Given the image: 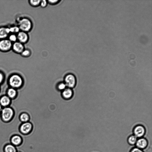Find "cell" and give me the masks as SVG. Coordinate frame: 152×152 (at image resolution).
Returning <instances> with one entry per match:
<instances>
[{
    "mask_svg": "<svg viewBox=\"0 0 152 152\" xmlns=\"http://www.w3.org/2000/svg\"><path fill=\"white\" fill-rule=\"evenodd\" d=\"M65 83L66 86L69 88H74L76 83V79L75 76L72 74L67 75L64 79Z\"/></svg>",
    "mask_w": 152,
    "mask_h": 152,
    "instance_id": "8992f818",
    "label": "cell"
},
{
    "mask_svg": "<svg viewBox=\"0 0 152 152\" xmlns=\"http://www.w3.org/2000/svg\"><path fill=\"white\" fill-rule=\"evenodd\" d=\"M19 119L22 123H25L29 121L30 117L28 113L26 112L21 113L19 116Z\"/></svg>",
    "mask_w": 152,
    "mask_h": 152,
    "instance_id": "2e32d148",
    "label": "cell"
},
{
    "mask_svg": "<svg viewBox=\"0 0 152 152\" xmlns=\"http://www.w3.org/2000/svg\"><path fill=\"white\" fill-rule=\"evenodd\" d=\"M12 43L8 39L0 40V51L7 52L12 49Z\"/></svg>",
    "mask_w": 152,
    "mask_h": 152,
    "instance_id": "5b68a950",
    "label": "cell"
},
{
    "mask_svg": "<svg viewBox=\"0 0 152 152\" xmlns=\"http://www.w3.org/2000/svg\"><path fill=\"white\" fill-rule=\"evenodd\" d=\"M17 41L24 44L29 40V36L27 32L20 31L17 34Z\"/></svg>",
    "mask_w": 152,
    "mask_h": 152,
    "instance_id": "ba28073f",
    "label": "cell"
},
{
    "mask_svg": "<svg viewBox=\"0 0 152 152\" xmlns=\"http://www.w3.org/2000/svg\"><path fill=\"white\" fill-rule=\"evenodd\" d=\"M22 142V137L19 135H14L12 136L10 139L11 144L15 146L20 145Z\"/></svg>",
    "mask_w": 152,
    "mask_h": 152,
    "instance_id": "8fae6325",
    "label": "cell"
},
{
    "mask_svg": "<svg viewBox=\"0 0 152 152\" xmlns=\"http://www.w3.org/2000/svg\"><path fill=\"white\" fill-rule=\"evenodd\" d=\"M73 94V91L71 88H67L63 91L62 95L64 99H68L72 97Z\"/></svg>",
    "mask_w": 152,
    "mask_h": 152,
    "instance_id": "9a60e30c",
    "label": "cell"
},
{
    "mask_svg": "<svg viewBox=\"0 0 152 152\" xmlns=\"http://www.w3.org/2000/svg\"><path fill=\"white\" fill-rule=\"evenodd\" d=\"M21 56L23 57L27 58L30 57L31 55V50L28 49H25L20 54Z\"/></svg>",
    "mask_w": 152,
    "mask_h": 152,
    "instance_id": "ac0fdd59",
    "label": "cell"
},
{
    "mask_svg": "<svg viewBox=\"0 0 152 152\" xmlns=\"http://www.w3.org/2000/svg\"><path fill=\"white\" fill-rule=\"evenodd\" d=\"M66 86L64 83H59L57 86V88L59 90L63 91L66 88Z\"/></svg>",
    "mask_w": 152,
    "mask_h": 152,
    "instance_id": "603a6c76",
    "label": "cell"
},
{
    "mask_svg": "<svg viewBox=\"0 0 152 152\" xmlns=\"http://www.w3.org/2000/svg\"><path fill=\"white\" fill-rule=\"evenodd\" d=\"M48 3L51 5H55L61 1L58 0H48Z\"/></svg>",
    "mask_w": 152,
    "mask_h": 152,
    "instance_id": "484cf974",
    "label": "cell"
},
{
    "mask_svg": "<svg viewBox=\"0 0 152 152\" xmlns=\"http://www.w3.org/2000/svg\"><path fill=\"white\" fill-rule=\"evenodd\" d=\"M130 152H143L142 151L137 147L132 148L131 151Z\"/></svg>",
    "mask_w": 152,
    "mask_h": 152,
    "instance_id": "4316f807",
    "label": "cell"
},
{
    "mask_svg": "<svg viewBox=\"0 0 152 152\" xmlns=\"http://www.w3.org/2000/svg\"><path fill=\"white\" fill-rule=\"evenodd\" d=\"M11 102V99L6 95L2 96L0 98V104L3 107L9 106Z\"/></svg>",
    "mask_w": 152,
    "mask_h": 152,
    "instance_id": "7c38bea8",
    "label": "cell"
},
{
    "mask_svg": "<svg viewBox=\"0 0 152 152\" xmlns=\"http://www.w3.org/2000/svg\"><path fill=\"white\" fill-rule=\"evenodd\" d=\"M3 107L1 106V105L0 104V113L1 111V110L2 109Z\"/></svg>",
    "mask_w": 152,
    "mask_h": 152,
    "instance_id": "83f0119b",
    "label": "cell"
},
{
    "mask_svg": "<svg viewBox=\"0 0 152 152\" xmlns=\"http://www.w3.org/2000/svg\"><path fill=\"white\" fill-rule=\"evenodd\" d=\"M4 152H17V150L15 146L11 144L6 145L4 148Z\"/></svg>",
    "mask_w": 152,
    "mask_h": 152,
    "instance_id": "e0dca14e",
    "label": "cell"
},
{
    "mask_svg": "<svg viewBox=\"0 0 152 152\" xmlns=\"http://www.w3.org/2000/svg\"><path fill=\"white\" fill-rule=\"evenodd\" d=\"M12 49L18 54H20L25 49L24 44L17 41L12 43Z\"/></svg>",
    "mask_w": 152,
    "mask_h": 152,
    "instance_id": "9c48e42d",
    "label": "cell"
},
{
    "mask_svg": "<svg viewBox=\"0 0 152 152\" xmlns=\"http://www.w3.org/2000/svg\"><path fill=\"white\" fill-rule=\"evenodd\" d=\"M7 38L12 43L17 41V34H10Z\"/></svg>",
    "mask_w": 152,
    "mask_h": 152,
    "instance_id": "44dd1931",
    "label": "cell"
},
{
    "mask_svg": "<svg viewBox=\"0 0 152 152\" xmlns=\"http://www.w3.org/2000/svg\"><path fill=\"white\" fill-rule=\"evenodd\" d=\"M145 132V127L141 125H138L136 126L133 129L134 135L137 138L142 137L144 135Z\"/></svg>",
    "mask_w": 152,
    "mask_h": 152,
    "instance_id": "52a82bcc",
    "label": "cell"
},
{
    "mask_svg": "<svg viewBox=\"0 0 152 152\" xmlns=\"http://www.w3.org/2000/svg\"><path fill=\"white\" fill-rule=\"evenodd\" d=\"M17 152H21L19 151H17Z\"/></svg>",
    "mask_w": 152,
    "mask_h": 152,
    "instance_id": "f1b7e54d",
    "label": "cell"
},
{
    "mask_svg": "<svg viewBox=\"0 0 152 152\" xmlns=\"http://www.w3.org/2000/svg\"><path fill=\"white\" fill-rule=\"evenodd\" d=\"M135 144L137 148L141 149L146 148L148 145V142L145 139L141 138L137 140Z\"/></svg>",
    "mask_w": 152,
    "mask_h": 152,
    "instance_id": "4fadbf2b",
    "label": "cell"
},
{
    "mask_svg": "<svg viewBox=\"0 0 152 152\" xmlns=\"http://www.w3.org/2000/svg\"><path fill=\"white\" fill-rule=\"evenodd\" d=\"M4 79V74L2 71L0 70V85L3 83Z\"/></svg>",
    "mask_w": 152,
    "mask_h": 152,
    "instance_id": "cb8c5ba5",
    "label": "cell"
},
{
    "mask_svg": "<svg viewBox=\"0 0 152 152\" xmlns=\"http://www.w3.org/2000/svg\"><path fill=\"white\" fill-rule=\"evenodd\" d=\"M41 0H30L29 1V4L33 7H37L40 5Z\"/></svg>",
    "mask_w": 152,
    "mask_h": 152,
    "instance_id": "7402d4cb",
    "label": "cell"
},
{
    "mask_svg": "<svg viewBox=\"0 0 152 152\" xmlns=\"http://www.w3.org/2000/svg\"><path fill=\"white\" fill-rule=\"evenodd\" d=\"M137 140V138L134 135H132L129 137L128 139V143L131 145L136 144Z\"/></svg>",
    "mask_w": 152,
    "mask_h": 152,
    "instance_id": "d6986e66",
    "label": "cell"
},
{
    "mask_svg": "<svg viewBox=\"0 0 152 152\" xmlns=\"http://www.w3.org/2000/svg\"><path fill=\"white\" fill-rule=\"evenodd\" d=\"M48 3L47 1L45 0H41L39 5L42 7H45L47 6Z\"/></svg>",
    "mask_w": 152,
    "mask_h": 152,
    "instance_id": "d4e9b609",
    "label": "cell"
},
{
    "mask_svg": "<svg viewBox=\"0 0 152 152\" xmlns=\"http://www.w3.org/2000/svg\"><path fill=\"white\" fill-rule=\"evenodd\" d=\"M10 34L9 27H0V40L7 39Z\"/></svg>",
    "mask_w": 152,
    "mask_h": 152,
    "instance_id": "30bf717a",
    "label": "cell"
},
{
    "mask_svg": "<svg viewBox=\"0 0 152 152\" xmlns=\"http://www.w3.org/2000/svg\"><path fill=\"white\" fill-rule=\"evenodd\" d=\"M8 83L10 87L17 89L22 86L23 80L20 75L14 73L10 75L9 77Z\"/></svg>",
    "mask_w": 152,
    "mask_h": 152,
    "instance_id": "6da1fadb",
    "label": "cell"
},
{
    "mask_svg": "<svg viewBox=\"0 0 152 152\" xmlns=\"http://www.w3.org/2000/svg\"><path fill=\"white\" fill-rule=\"evenodd\" d=\"M0 114L2 120L5 122H8L13 118L14 112L12 108L8 106L3 107Z\"/></svg>",
    "mask_w": 152,
    "mask_h": 152,
    "instance_id": "3957f363",
    "label": "cell"
},
{
    "mask_svg": "<svg viewBox=\"0 0 152 152\" xmlns=\"http://www.w3.org/2000/svg\"><path fill=\"white\" fill-rule=\"evenodd\" d=\"M17 94V89L9 87L7 90L6 95L11 99L15 98Z\"/></svg>",
    "mask_w": 152,
    "mask_h": 152,
    "instance_id": "5bb4252c",
    "label": "cell"
},
{
    "mask_svg": "<svg viewBox=\"0 0 152 152\" xmlns=\"http://www.w3.org/2000/svg\"><path fill=\"white\" fill-rule=\"evenodd\" d=\"M10 34H17L20 30L18 26H13L9 27Z\"/></svg>",
    "mask_w": 152,
    "mask_h": 152,
    "instance_id": "ffe728a7",
    "label": "cell"
},
{
    "mask_svg": "<svg viewBox=\"0 0 152 152\" xmlns=\"http://www.w3.org/2000/svg\"></svg>",
    "mask_w": 152,
    "mask_h": 152,
    "instance_id": "f546056e",
    "label": "cell"
},
{
    "mask_svg": "<svg viewBox=\"0 0 152 152\" xmlns=\"http://www.w3.org/2000/svg\"><path fill=\"white\" fill-rule=\"evenodd\" d=\"M18 26L21 31L28 32L31 31L33 24L31 20L27 18H23L19 19Z\"/></svg>",
    "mask_w": 152,
    "mask_h": 152,
    "instance_id": "7a4b0ae2",
    "label": "cell"
},
{
    "mask_svg": "<svg viewBox=\"0 0 152 152\" xmlns=\"http://www.w3.org/2000/svg\"><path fill=\"white\" fill-rule=\"evenodd\" d=\"M33 129V125L30 121L22 123L19 127L20 132L25 135L31 134Z\"/></svg>",
    "mask_w": 152,
    "mask_h": 152,
    "instance_id": "277c9868",
    "label": "cell"
}]
</instances>
